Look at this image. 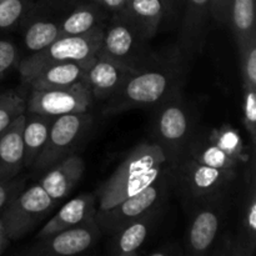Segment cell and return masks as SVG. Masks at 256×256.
I'll return each mask as SVG.
<instances>
[{
	"label": "cell",
	"mask_w": 256,
	"mask_h": 256,
	"mask_svg": "<svg viewBox=\"0 0 256 256\" xmlns=\"http://www.w3.org/2000/svg\"><path fill=\"white\" fill-rule=\"evenodd\" d=\"M188 60L176 48L160 52L152 64L132 72L112 98L102 102L104 116L134 109H154L182 92L186 80Z\"/></svg>",
	"instance_id": "1"
},
{
	"label": "cell",
	"mask_w": 256,
	"mask_h": 256,
	"mask_svg": "<svg viewBox=\"0 0 256 256\" xmlns=\"http://www.w3.org/2000/svg\"><path fill=\"white\" fill-rule=\"evenodd\" d=\"M169 166L164 152L152 142L132 148L115 172L95 192L98 210H104L152 184Z\"/></svg>",
	"instance_id": "2"
},
{
	"label": "cell",
	"mask_w": 256,
	"mask_h": 256,
	"mask_svg": "<svg viewBox=\"0 0 256 256\" xmlns=\"http://www.w3.org/2000/svg\"><path fill=\"white\" fill-rule=\"evenodd\" d=\"M152 110V142L162 149L168 164L172 168L198 130L196 108L185 99L182 92Z\"/></svg>",
	"instance_id": "3"
},
{
	"label": "cell",
	"mask_w": 256,
	"mask_h": 256,
	"mask_svg": "<svg viewBox=\"0 0 256 256\" xmlns=\"http://www.w3.org/2000/svg\"><path fill=\"white\" fill-rule=\"evenodd\" d=\"M172 169V189L184 208L202 200L234 194L239 184V170L216 169L182 155Z\"/></svg>",
	"instance_id": "4"
},
{
	"label": "cell",
	"mask_w": 256,
	"mask_h": 256,
	"mask_svg": "<svg viewBox=\"0 0 256 256\" xmlns=\"http://www.w3.org/2000/svg\"><path fill=\"white\" fill-rule=\"evenodd\" d=\"M232 196L234 194L212 198L185 208L189 218L182 240L184 255L212 254L216 242L226 230L232 208Z\"/></svg>",
	"instance_id": "5"
},
{
	"label": "cell",
	"mask_w": 256,
	"mask_h": 256,
	"mask_svg": "<svg viewBox=\"0 0 256 256\" xmlns=\"http://www.w3.org/2000/svg\"><path fill=\"white\" fill-rule=\"evenodd\" d=\"M94 125L95 119L90 112L54 118L46 142L30 169L44 172L69 155L78 154L92 135Z\"/></svg>",
	"instance_id": "6"
},
{
	"label": "cell",
	"mask_w": 256,
	"mask_h": 256,
	"mask_svg": "<svg viewBox=\"0 0 256 256\" xmlns=\"http://www.w3.org/2000/svg\"><path fill=\"white\" fill-rule=\"evenodd\" d=\"M159 54L152 52L149 40L119 12H112L102 29L99 56L119 62L132 70H139L155 62Z\"/></svg>",
	"instance_id": "7"
},
{
	"label": "cell",
	"mask_w": 256,
	"mask_h": 256,
	"mask_svg": "<svg viewBox=\"0 0 256 256\" xmlns=\"http://www.w3.org/2000/svg\"><path fill=\"white\" fill-rule=\"evenodd\" d=\"M172 189V169L168 166L152 184L136 194L104 210H98L96 220L102 234L110 235L144 215L152 208L164 205Z\"/></svg>",
	"instance_id": "8"
},
{
	"label": "cell",
	"mask_w": 256,
	"mask_h": 256,
	"mask_svg": "<svg viewBox=\"0 0 256 256\" xmlns=\"http://www.w3.org/2000/svg\"><path fill=\"white\" fill-rule=\"evenodd\" d=\"M56 202L39 184L18 190L0 212V222L10 240L26 236L55 209Z\"/></svg>",
	"instance_id": "9"
},
{
	"label": "cell",
	"mask_w": 256,
	"mask_h": 256,
	"mask_svg": "<svg viewBox=\"0 0 256 256\" xmlns=\"http://www.w3.org/2000/svg\"><path fill=\"white\" fill-rule=\"evenodd\" d=\"M102 29L82 35H60L39 52L22 58L16 69L20 75L60 62H74L89 66L95 59L102 44Z\"/></svg>",
	"instance_id": "10"
},
{
	"label": "cell",
	"mask_w": 256,
	"mask_h": 256,
	"mask_svg": "<svg viewBox=\"0 0 256 256\" xmlns=\"http://www.w3.org/2000/svg\"><path fill=\"white\" fill-rule=\"evenodd\" d=\"M234 232H228L220 242L222 256H252L256 250V182L254 158L245 172L238 194Z\"/></svg>",
	"instance_id": "11"
},
{
	"label": "cell",
	"mask_w": 256,
	"mask_h": 256,
	"mask_svg": "<svg viewBox=\"0 0 256 256\" xmlns=\"http://www.w3.org/2000/svg\"><path fill=\"white\" fill-rule=\"evenodd\" d=\"M75 0H36L32 2L22 26L24 46L32 54L60 35V25Z\"/></svg>",
	"instance_id": "12"
},
{
	"label": "cell",
	"mask_w": 256,
	"mask_h": 256,
	"mask_svg": "<svg viewBox=\"0 0 256 256\" xmlns=\"http://www.w3.org/2000/svg\"><path fill=\"white\" fill-rule=\"evenodd\" d=\"M92 104L94 99L84 80L68 88L28 90L26 112L52 118L90 112Z\"/></svg>",
	"instance_id": "13"
},
{
	"label": "cell",
	"mask_w": 256,
	"mask_h": 256,
	"mask_svg": "<svg viewBox=\"0 0 256 256\" xmlns=\"http://www.w3.org/2000/svg\"><path fill=\"white\" fill-rule=\"evenodd\" d=\"M96 220L69 228L44 238H36L22 254L28 256H72L89 252L102 236Z\"/></svg>",
	"instance_id": "14"
},
{
	"label": "cell",
	"mask_w": 256,
	"mask_h": 256,
	"mask_svg": "<svg viewBox=\"0 0 256 256\" xmlns=\"http://www.w3.org/2000/svg\"><path fill=\"white\" fill-rule=\"evenodd\" d=\"M165 212V204L152 208L144 215L110 234L106 252L112 256H135L142 254L152 235L159 226Z\"/></svg>",
	"instance_id": "15"
},
{
	"label": "cell",
	"mask_w": 256,
	"mask_h": 256,
	"mask_svg": "<svg viewBox=\"0 0 256 256\" xmlns=\"http://www.w3.org/2000/svg\"><path fill=\"white\" fill-rule=\"evenodd\" d=\"M212 0H182L184 6L176 49L185 60H192L204 48Z\"/></svg>",
	"instance_id": "16"
},
{
	"label": "cell",
	"mask_w": 256,
	"mask_h": 256,
	"mask_svg": "<svg viewBox=\"0 0 256 256\" xmlns=\"http://www.w3.org/2000/svg\"><path fill=\"white\" fill-rule=\"evenodd\" d=\"M136 70H132L116 62L96 55L85 69L84 82L94 102H104L118 92L122 82Z\"/></svg>",
	"instance_id": "17"
},
{
	"label": "cell",
	"mask_w": 256,
	"mask_h": 256,
	"mask_svg": "<svg viewBox=\"0 0 256 256\" xmlns=\"http://www.w3.org/2000/svg\"><path fill=\"white\" fill-rule=\"evenodd\" d=\"M84 172V159L79 154H72L45 170L38 184L58 204V202L69 196Z\"/></svg>",
	"instance_id": "18"
},
{
	"label": "cell",
	"mask_w": 256,
	"mask_h": 256,
	"mask_svg": "<svg viewBox=\"0 0 256 256\" xmlns=\"http://www.w3.org/2000/svg\"><path fill=\"white\" fill-rule=\"evenodd\" d=\"M86 66L80 62H60L46 64L32 70L22 78V85L28 90H45L68 88L82 82L85 78Z\"/></svg>",
	"instance_id": "19"
},
{
	"label": "cell",
	"mask_w": 256,
	"mask_h": 256,
	"mask_svg": "<svg viewBox=\"0 0 256 256\" xmlns=\"http://www.w3.org/2000/svg\"><path fill=\"white\" fill-rule=\"evenodd\" d=\"M116 12L148 40L152 39L162 22L172 15L166 0H126Z\"/></svg>",
	"instance_id": "20"
},
{
	"label": "cell",
	"mask_w": 256,
	"mask_h": 256,
	"mask_svg": "<svg viewBox=\"0 0 256 256\" xmlns=\"http://www.w3.org/2000/svg\"><path fill=\"white\" fill-rule=\"evenodd\" d=\"M98 212L96 196L90 192H82L62 205L56 214L40 229L36 238H44L54 232L85 224L95 219Z\"/></svg>",
	"instance_id": "21"
},
{
	"label": "cell",
	"mask_w": 256,
	"mask_h": 256,
	"mask_svg": "<svg viewBox=\"0 0 256 256\" xmlns=\"http://www.w3.org/2000/svg\"><path fill=\"white\" fill-rule=\"evenodd\" d=\"M110 16L112 12L92 0H75L62 19L60 35H82L104 29Z\"/></svg>",
	"instance_id": "22"
},
{
	"label": "cell",
	"mask_w": 256,
	"mask_h": 256,
	"mask_svg": "<svg viewBox=\"0 0 256 256\" xmlns=\"http://www.w3.org/2000/svg\"><path fill=\"white\" fill-rule=\"evenodd\" d=\"M25 114L0 132V180L18 176L24 169L22 125Z\"/></svg>",
	"instance_id": "23"
},
{
	"label": "cell",
	"mask_w": 256,
	"mask_h": 256,
	"mask_svg": "<svg viewBox=\"0 0 256 256\" xmlns=\"http://www.w3.org/2000/svg\"><path fill=\"white\" fill-rule=\"evenodd\" d=\"M54 118L38 112H25L22 125V148H24V169H30L42 152Z\"/></svg>",
	"instance_id": "24"
},
{
	"label": "cell",
	"mask_w": 256,
	"mask_h": 256,
	"mask_svg": "<svg viewBox=\"0 0 256 256\" xmlns=\"http://www.w3.org/2000/svg\"><path fill=\"white\" fill-rule=\"evenodd\" d=\"M182 155L192 158V160L200 164L216 168V169L239 170L240 172V165H242L239 160L228 155L214 142H212L209 136L200 134L198 130L190 139Z\"/></svg>",
	"instance_id": "25"
},
{
	"label": "cell",
	"mask_w": 256,
	"mask_h": 256,
	"mask_svg": "<svg viewBox=\"0 0 256 256\" xmlns=\"http://www.w3.org/2000/svg\"><path fill=\"white\" fill-rule=\"evenodd\" d=\"M228 25L236 45L255 35V0H230Z\"/></svg>",
	"instance_id": "26"
},
{
	"label": "cell",
	"mask_w": 256,
	"mask_h": 256,
	"mask_svg": "<svg viewBox=\"0 0 256 256\" xmlns=\"http://www.w3.org/2000/svg\"><path fill=\"white\" fill-rule=\"evenodd\" d=\"M28 89L22 85L19 89L0 92V132L26 112Z\"/></svg>",
	"instance_id": "27"
},
{
	"label": "cell",
	"mask_w": 256,
	"mask_h": 256,
	"mask_svg": "<svg viewBox=\"0 0 256 256\" xmlns=\"http://www.w3.org/2000/svg\"><path fill=\"white\" fill-rule=\"evenodd\" d=\"M34 0H0V32L22 29Z\"/></svg>",
	"instance_id": "28"
},
{
	"label": "cell",
	"mask_w": 256,
	"mask_h": 256,
	"mask_svg": "<svg viewBox=\"0 0 256 256\" xmlns=\"http://www.w3.org/2000/svg\"><path fill=\"white\" fill-rule=\"evenodd\" d=\"M242 88L256 89V34L236 45Z\"/></svg>",
	"instance_id": "29"
},
{
	"label": "cell",
	"mask_w": 256,
	"mask_h": 256,
	"mask_svg": "<svg viewBox=\"0 0 256 256\" xmlns=\"http://www.w3.org/2000/svg\"><path fill=\"white\" fill-rule=\"evenodd\" d=\"M212 142H214L222 150H224L228 155L240 162H246V155L244 154V144L239 132L232 129L230 125H225L222 129L215 130L209 136Z\"/></svg>",
	"instance_id": "30"
},
{
	"label": "cell",
	"mask_w": 256,
	"mask_h": 256,
	"mask_svg": "<svg viewBox=\"0 0 256 256\" xmlns=\"http://www.w3.org/2000/svg\"><path fill=\"white\" fill-rule=\"evenodd\" d=\"M242 120L249 132L252 149L256 144V89L242 88Z\"/></svg>",
	"instance_id": "31"
},
{
	"label": "cell",
	"mask_w": 256,
	"mask_h": 256,
	"mask_svg": "<svg viewBox=\"0 0 256 256\" xmlns=\"http://www.w3.org/2000/svg\"><path fill=\"white\" fill-rule=\"evenodd\" d=\"M19 48L9 39H0V82L5 79L19 65Z\"/></svg>",
	"instance_id": "32"
},
{
	"label": "cell",
	"mask_w": 256,
	"mask_h": 256,
	"mask_svg": "<svg viewBox=\"0 0 256 256\" xmlns=\"http://www.w3.org/2000/svg\"><path fill=\"white\" fill-rule=\"evenodd\" d=\"M25 185V178L15 176L9 180H0V212L4 209L12 195Z\"/></svg>",
	"instance_id": "33"
},
{
	"label": "cell",
	"mask_w": 256,
	"mask_h": 256,
	"mask_svg": "<svg viewBox=\"0 0 256 256\" xmlns=\"http://www.w3.org/2000/svg\"><path fill=\"white\" fill-rule=\"evenodd\" d=\"M230 0H212V18L222 25H226L229 22Z\"/></svg>",
	"instance_id": "34"
},
{
	"label": "cell",
	"mask_w": 256,
	"mask_h": 256,
	"mask_svg": "<svg viewBox=\"0 0 256 256\" xmlns=\"http://www.w3.org/2000/svg\"><path fill=\"white\" fill-rule=\"evenodd\" d=\"M145 254L150 256H175V255H184V249H182V245L179 242H168L165 244L160 245L156 249L152 250L149 252H145Z\"/></svg>",
	"instance_id": "35"
},
{
	"label": "cell",
	"mask_w": 256,
	"mask_h": 256,
	"mask_svg": "<svg viewBox=\"0 0 256 256\" xmlns=\"http://www.w3.org/2000/svg\"><path fill=\"white\" fill-rule=\"evenodd\" d=\"M92 2H98V4L102 5V8H105L108 12H110L112 14V12H119L126 0H92Z\"/></svg>",
	"instance_id": "36"
},
{
	"label": "cell",
	"mask_w": 256,
	"mask_h": 256,
	"mask_svg": "<svg viewBox=\"0 0 256 256\" xmlns=\"http://www.w3.org/2000/svg\"><path fill=\"white\" fill-rule=\"evenodd\" d=\"M9 244H10V239L8 238L6 232H5L4 228H2V222H0V254H2V252H5V249L9 246Z\"/></svg>",
	"instance_id": "37"
},
{
	"label": "cell",
	"mask_w": 256,
	"mask_h": 256,
	"mask_svg": "<svg viewBox=\"0 0 256 256\" xmlns=\"http://www.w3.org/2000/svg\"><path fill=\"white\" fill-rule=\"evenodd\" d=\"M166 2L168 4H169L170 9H172V14H175V12H178V9H179L182 4V0H166Z\"/></svg>",
	"instance_id": "38"
}]
</instances>
